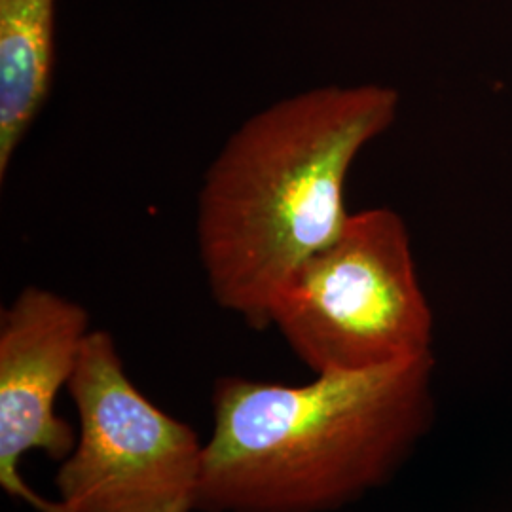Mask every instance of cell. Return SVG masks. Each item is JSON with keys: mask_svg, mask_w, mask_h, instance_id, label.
Returning <instances> with one entry per match:
<instances>
[{"mask_svg": "<svg viewBox=\"0 0 512 512\" xmlns=\"http://www.w3.org/2000/svg\"><path fill=\"white\" fill-rule=\"evenodd\" d=\"M55 2L0 0V181L52 92Z\"/></svg>", "mask_w": 512, "mask_h": 512, "instance_id": "cell-6", "label": "cell"}, {"mask_svg": "<svg viewBox=\"0 0 512 512\" xmlns=\"http://www.w3.org/2000/svg\"><path fill=\"white\" fill-rule=\"evenodd\" d=\"M90 313L63 294L29 285L0 313V488L35 512H63L21 475V461L42 452L55 461L71 454L76 429L57 410L82 346Z\"/></svg>", "mask_w": 512, "mask_h": 512, "instance_id": "cell-5", "label": "cell"}, {"mask_svg": "<svg viewBox=\"0 0 512 512\" xmlns=\"http://www.w3.org/2000/svg\"><path fill=\"white\" fill-rule=\"evenodd\" d=\"M399 105L385 84H329L275 101L230 135L198 200V251L220 308L270 327L275 294L344 230L351 165Z\"/></svg>", "mask_w": 512, "mask_h": 512, "instance_id": "cell-1", "label": "cell"}, {"mask_svg": "<svg viewBox=\"0 0 512 512\" xmlns=\"http://www.w3.org/2000/svg\"><path fill=\"white\" fill-rule=\"evenodd\" d=\"M270 327L313 374L433 355L435 315L403 217L389 207L351 213L275 294Z\"/></svg>", "mask_w": 512, "mask_h": 512, "instance_id": "cell-3", "label": "cell"}, {"mask_svg": "<svg viewBox=\"0 0 512 512\" xmlns=\"http://www.w3.org/2000/svg\"><path fill=\"white\" fill-rule=\"evenodd\" d=\"M200 512H336L387 486L437 421L435 355L308 384L222 376Z\"/></svg>", "mask_w": 512, "mask_h": 512, "instance_id": "cell-2", "label": "cell"}, {"mask_svg": "<svg viewBox=\"0 0 512 512\" xmlns=\"http://www.w3.org/2000/svg\"><path fill=\"white\" fill-rule=\"evenodd\" d=\"M78 429L59 461L63 512H200L205 442L133 384L107 330L88 334L67 387Z\"/></svg>", "mask_w": 512, "mask_h": 512, "instance_id": "cell-4", "label": "cell"}]
</instances>
